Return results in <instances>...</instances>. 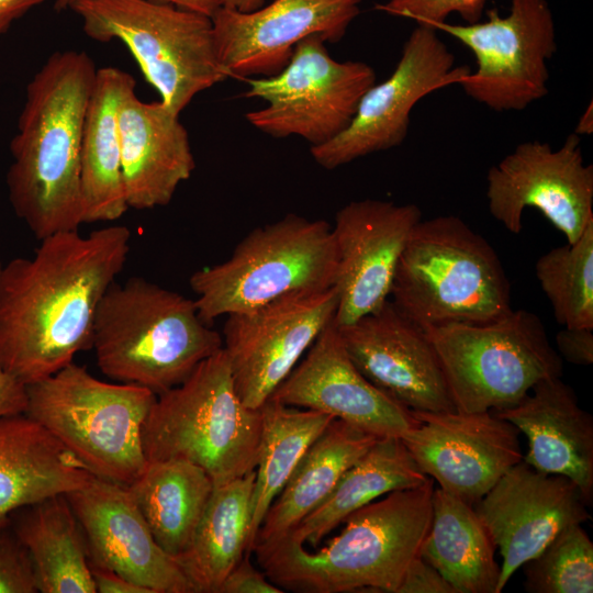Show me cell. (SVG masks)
Listing matches in <instances>:
<instances>
[{
	"instance_id": "obj_1",
	"label": "cell",
	"mask_w": 593,
	"mask_h": 593,
	"mask_svg": "<svg viewBox=\"0 0 593 593\" xmlns=\"http://www.w3.org/2000/svg\"><path fill=\"white\" fill-rule=\"evenodd\" d=\"M131 231L113 225L41 239L32 258L0 270V361L29 385L92 348L98 305L122 271Z\"/></svg>"
},
{
	"instance_id": "obj_2",
	"label": "cell",
	"mask_w": 593,
	"mask_h": 593,
	"mask_svg": "<svg viewBox=\"0 0 593 593\" xmlns=\"http://www.w3.org/2000/svg\"><path fill=\"white\" fill-rule=\"evenodd\" d=\"M97 68L86 52L51 55L26 87L10 143L9 201L40 240L83 223L81 138Z\"/></svg>"
},
{
	"instance_id": "obj_3",
	"label": "cell",
	"mask_w": 593,
	"mask_h": 593,
	"mask_svg": "<svg viewBox=\"0 0 593 593\" xmlns=\"http://www.w3.org/2000/svg\"><path fill=\"white\" fill-rule=\"evenodd\" d=\"M434 480L385 494L348 515L315 551L288 538L253 548L267 578L302 593H396L430 527Z\"/></svg>"
},
{
	"instance_id": "obj_4",
	"label": "cell",
	"mask_w": 593,
	"mask_h": 593,
	"mask_svg": "<svg viewBox=\"0 0 593 593\" xmlns=\"http://www.w3.org/2000/svg\"><path fill=\"white\" fill-rule=\"evenodd\" d=\"M92 348L105 376L158 395L222 349L223 339L202 321L194 300L132 277L121 284L114 281L103 294Z\"/></svg>"
},
{
	"instance_id": "obj_5",
	"label": "cell",
	"mask_w": 593,
	"mask_h": 593,
	"mask_svg": "<svg viewBox=\"0 0 593 593\" xmlns=\"http://www.w3.org/2000/svg\"><path fill=\"white\" fill-rule=\"evenodd\" d=\"M390 296L424 329L484 324L513 310L511 284L496 251L455 215L421 220L415 225Z\"/></svg>"
},
{
	"instance_id": "obj_6",
	"label": "cell",
	"mask_w": 593,
	"mask_h": 593,
	"mask_svg": "<svg viewBox=\"0 0 593 593\" xmlns=\"http://www.w3.org/2000/svg\"><path fill=\"white\" fill-rule=\"evenodd\" d=\"M260 409L238 396L224 349L210 356L179 385L158 395L142 429L147 461L186 459L221 484L255 470Z\"/></svg>"
},
{
	"instance_id": "obj_7",
	"label": "cell",
	"mask_w": 593,
	"mask_h": 593,
	"mask_svg": "<svg viewBox=\"0 0 593 593\" xmlns=\"http://www.w3.org/2000/svg\"><path fill=\"white\" fill-rule=\"evenodd\" d=\"M26 389L25 414L93 475L127 486L143 471L142 429L154 392L101 381L74 361Z\"/></svg>"
},
{
	"instance_id": "obj_8",
	"label": "cell",
	"mask_w": 593,
	"mask_h": 593,
	"mask_svg": "<svg viewBox=\"0 0 593 593\" xmlns=\"http://www.w3.org/2000/svg\"><path fill=\"white\" fill-rule=\"evenodd\" d=\"M332 226L296 214L256 227L224 261L197 270L190 287L202 321L261 306L284 295L335 287Z\"/></svg>"
},
{
	"instance_id": "obj_9",
	"label": "cell",
	"mask_w": 593,
	"mask_h": 593,
	"mask_svg": "<svg viewBox=\"0 0 593 593\" xmlns=\"http://www.w3.org/2000/svg\"><path fill=\"white\" fill-rule=\"evenodd\" d=\"M85 33L123 42L161 102L179 114L203 90L225 80L210 16L161 0H75Z\"/></svg>"
},
{
	"instance_id": "obj_10",
	"label": "cell",
	"mask_w": 593,
	"mask_h": 593,
	"mask_svg": "<svg viewBox=\"0 0 593 593\" xmlns=\"http://www.w3.org/2000/svg\"><path fill=\"white\" fill-rule=\"evenodd\" d=\"M426 332L459 412L512 407L535 384L563 372L544 324L526 310L484 324H447Z\"/></svg>"
},
{
	"instance_id": "obj_11",
	"label": "cell",
	"mask_w": 593,
	"mask_h": 593,
	"mask_svg": "<svg viewBox=\"0 0 593 593\" xmlns=\"http://www.w3.org/2000/svg\"><path fill=\"white\" fill-rule=\"evenodd\" d=\"M318 35L300 41L287 66L277 75L247 79L246 98L268 105L246 113L259 131L277 138L296 135L311 146L325 144L353 121L376 72L362 61L332 58Z\"/></svg>"
},
{
	"instance_id": "obj_12",
	"label": "cell",
	"mask_w": 593,
	"mask_h": 593,
	"mask_svg": "<svg viewBox=\"0 0 593 593\" xmlns=\"http://www.w3.org/2000/svg\"><path fill=\"white\" fill-rule=\"evenodd\" d=\"M488 20L472 24L432 25L467 46L477 69L458 85L467 96L496 112L522 111L544 98L548 60L557 51L556 29L547 0H511L508 14L486 11Z\"/></svg>"
},
{
	"instance_id": "obj_13",
	"label": "cell",
	"mask_w": 593,
	"mask_h": 593,
	"mask_svg": "<svg viewBox=\"0 0 593 593\" xmlns=\"http://www.w3.org/2000/svg\"><path fill=\"white\" fill-rule=\"evenodd\" d=\"M437 32L429 25L417 24L405 41L393 72L363 93L348 127L329 142L311 146L316 164L331 170L401 145L414 105L435 90L458 85L471 72L467 65H455V55Z\"/></svg>"
},
{
	"instance_id": "obj_14",
	"label": "cell",
	"mask_w": 593,
	"mask_h": 593,
	"mask_svg": "<svg viewBox=\"0 0 593 593\" xmlns=\"http://www.w3.org/2000/svg\"><path fill=\"white\" fill-rule=\"evenodd\" d=\"M335 287L294 292L226 315L223 349L243 403L259 409L335 320Z\"/></svg>"
},
{
	"instance_id": "obj_15",
	"label": "cell",
	"mask_w": 593,
	"mask_h": 593,
	"mask_svg": "<svg viewBox=\"0 0 593 593\" xmlns=\"http://www.w3.org/2000/svg\"><path fill=\"white\" fill-rule=\"evenodd\" d=\"M486 181L489 211L513 234L522 232L527 208L540 211L569 244L593 223V166L584 164L575 133L558 149L540 141L518 144L489 169Z\"/></svg>"
},
{
	"instance_id": "obj_16",
	"label": "cell",
	"mask_w": 593,
	"mask_h": 593,
	"mask_svg": "<svg viewBox=\"0 0 593 593\" xmlns=\"http://www.w3.org/2000/svg\"><path fill=\"white\" fill-rule=\"evenodd\" d=\"M418 424L401 439L419 470L474 505L523 460L519 430L492 412H412Z\"/></svg>"
},
{
	"instance_id": "obj_17",
	"label": "cell",
	"mask_w": 593,
	"mask_h": 593,
	"mask_svg": "<svg viewBox=\"0 0 593 593\" xmlns=\"http://www.w3.org/2000/svg\"><path fill=\"white\" fill-rule=\"evenodd\" d=\"M590 506L569 478L513 466L473 505L503 558L496 593L563 528L589 521Z\"/></svg>"
},
{
	"instance_id": "obj_18",
	"label": "cell",
	"mask_w": 593,
	"mask_h": 593,
	"mask_svg": "<svg viewBox=\"0 0 593 593\" xmlns=\"http://www.w3.org/2000/svg\"><path fill=\"white\" fill-rule=\"evenodd\" d=\"M421 220L415 204L374 199L351 201L336 213L337 326L378 311L389 300L399 260Z\"/></svg>"
},
{
	"instance_id": "obj_19",
	"label": "cell",
	"mask_w": 593,
	"mask_h": 593,
	"mask_svg": "<svg viewBox=\"0 0 593 593\" xmlns=\"http://www.w3.org/2000/svg\"><path fill=\"white\" fill-rule=\"evenodd\" d=\"M337 328L355 366L387 395L412 412L457 411L426 329L391 300Z\"/></svg>"
},
{
	"instance_id": "obj_20",
	"label": "cell",
	"mask_w": 593,
	"mask_h": 593,
	"mask_svg": "<svg viewBox=\"0 0 593 593\" xmlns=\"http://www.w3.org/2000/svg\"><path fill=\"white\" fill-rule=\"evenodd\" d=\"M361 0H273L251 12L217 7L210 16L217 57L230 76L271 77L310 35L343 38Z\"/></svg>"
},
{
	"instance_id": "obj_21",
	"label": "cell",
	"mask_w": 593,
	"mask_h": 593,
	"mask_svg": "<svg viewBox=\"0 0 593 593\" xmlns=\"http://www.w3.org/2000/svg\"><path fill=\"white\" fill-rule=\"evenodd\" d=\"M65 495L82 528L91 563L152 593H194L177 560L154 539L125 485L93 475Z\"/></svg>"
},
{
	"instance_id": "obj_22",
	"label": "cell",
	"mask_w": 593,
	"mask_h": 593,
	"mask_svg": "<svg viewBox=\"0 0 593 593\" xmlns=\"http://www.w3.org/2000/svg\"><path fill=\"white\" fill-rule=\"evenodd\" d=\"M269 399L342 419L379 438L418 424L412 411L373 385L348 356L332 322Z\"/></svg>"
},
{
	"instance_id": "obj_23",
	"label": "cell",
	"mask_w": 593,
	"mask_h": 593,
	"mask_svg": "<svg viewBox=\"0 0 593 593\" xmlns=\"http://www.w3.org/2000/svg\"><path fill=\"white\" fill-rule=\"evenodd\" d=\"M118 123L128 209L167 205L195 168L179 114L161 101L143 102L133 87L121 100Z\"/></svg>"
},
{
	"instance_id": "obj_24",
	"label": "cell",
	"mask_w": 593,
	"mask_h": 593,
	"mask_svg": "<svg viewBox=\"0 0 593 593\" xmlns=\"http://www.w3.org/2000/svg\"><path fill=\"white\" fill-rule=\"evenodd\" d=\"M528 440L523 460L538 471L573 481L593 501V417L561 377L542 380L516 405L494 411Z\"/></svg>"
},
{
	"instance_id": "obj_25",
	"label": "cell",
	"mask_w": 593,
	"mask_h": 593,
	"mask_svg": "<svg viewBox=\"0 0 593 593\" xmlns=\"http://www.w3.org/2000/svg\"><path fill=\"white\" fill-rule=\"evenodd\" d=\"M93 474L26 414L0 418V526L18 508L85 486Z\"/></svg>"
},
{
	"instance_id": "obj_26",
	"label": "cell",
	"mask_w": 593,
	"mask_h": 593,
	"mask_svg": "<svg viewBox=\"0 0 593 593\" xmlns=\"http://www.w3.org/2000/svg\"><path fill=\"white\" fill-rule=\"evenodd\" d=\"M135 87L122 69H97L85 116L80 188L83 223L111 222L128 209L122 174L118 112L124 93Z\"/></svg>"
},
{
	"instance_id": "obj_27",
	"label": "cell",
	"mask_w": 593,
	"mask_h": 593,
	"mask_svg": "<svg viewBox=\"0 0 593 593\" xmlns=\"http://www.w3.org/2000/svg\"><path fill=\"white\" fill-rule=\"evenodd\" d=\"M378 439L342 419H332L307 448L269 506L253 548L278 540L289 533L328 496L342 475Z\"/></svg>"
},
{
	"instance_id": "obj_28",
	"label": "cell",
	"mask_w": 593,
	"mask_h": 593,
	"mask_svg": "<svg viewBox=\"0 0 593 593\" xmlns=\"http://www.w3.org/2000/svg\"><path fill=\"white\" fill-rule=\"evenodd\" d=\"M10 525L26 548L41 593H96L82 528L65 494L20 507Z\"/></svg>"
},
{
	"instance_id": "obj_29",
	"label": "cell",
	"mask_w": 593,
	"mask_h": 593,
	"mask_svg": "<svg viewBox=\"0 0 593 593\" xmlns=\"http://www.w3.org/2000/svg\"><path fill=\"white\" fill-rule=\"evenodd\" d=\"M428 478L400 437L379 438L342 475L328 496L282 537L317 547L358 508L392 491L418 486Z\"/></svg>"
},
{
	"instance_id": "obj_30",
	"label": "cell",
	"mask_w": 593,
	"mask_h": 593,
	"mask_svg": "<svg viewBox=\"0 0 593 593\" xmlns=\"http://www.w3.org/2000/svg\"><path fill=\"white\" fill-rule=\"evenodd\" d=\"M255 470L216 484L188 548L175 559L194 593H219L248 553Z\"/></svg>"
},
{
	"instance_id": "obj_31",
	"label": "cell",
	"mask_w": 593,
	"mask_h": 593,
	"mask_svg": "<svg viewBox=\"0 0 593 593\" xmlns=\"http://www.w3.org/2000/svg\"><path fill=\"white\" fill-rule=\"evenodd\" d=\"M495 546L473 506L434 489L430 527L418 556L451 584L456 593H496L501 567Z\"/></svg>"
},
{
	"instance_id": "obj_32",
	"label": "cell",
	"mask_w": 593,
	"mask_h": 593,
	"mask_svg": "<svg viewBox=\"0 0 593 593\" xmlns=\"http://www.w3.org/2000/svg\"><path fill=\"white\" fill-rule=\"evenodd\" d=\"M213 486L203 468L174 458L147 461L126 488L156 542L176 558L188 548Z\"/></svg>"
},
{
	"instance_id": "obj_33",
	"label": "cell",
	"mask_w": 593,
	"mask_h": 593,
	"mask_svg": "<svg viewBox=\"0 0 593 593\" xmlns=\"http://www.w3.org/2000/svg\"><path fill=\"white\" fill-rule=\"evenodd\" d=\"M259 409L261 435L255 468L248 553L269 506L307 448L334 419L331 415L286 405L273 399Z\"/></svg>"
},
{
	"instance_id": "obj_34",
	"label": "cell",
	"mask_w": 593,
	"mask_h": 593,
	"mask_svg": "<svg viewBox=\"0 0 593 593\" xmlns=\"http://www.w3.org/2000/svg\"><path fill=\"white\" fill-rule=\"evenodd\" d=\"M535 273L558 324L593 328V223L574 243L541 255Z\"/></svg>"
},
{
	"instance_id": "obj_35",
	"label": "cell",
	"mask_w": 593,
	"mask_h": 593,
	"mask_svg": "<svg viewBox=\"0 0 593 593\" xmlns=\"http://www.w3.org/2000/svg\"><path fill=\"white\" fill-rule=\"evenodd\" d=\"M523 567L529 593L593 592V542L581 524L563 528Z\"/></svg>"
},
{
	"instance_id": "obj_36",
	"label": "cell",
	"mask_w": 593,
	"mask_h": 593,
	"mask_svg": "<svg viewBox=\"0 0 593 593\" xmlns=\"http://www.w3.org/2000/svg\"><path fill=\"white\" fill-rule=\"evenodd\" d=\"M486 0H390L376 8L388 14L413 19L417 24L432 26L458 13L467 24L481 20Z\"/></svg>"
},
{
	"instance_id": "obj_37",
	"label": "cell",
	"mask_w": 593,
	"mask_h": 593,
	"mask_svg": "<svg viewBox=\"0 0 593 593\" xmlns=\"http://www.w3.org/2000/svg\"><path fill=\"white\" fill-rule=\"evenodd\" d=\"M30 555L10 523L0 526V593H36Z\"/></svg>"
},
{
	"instance_id": "obj_38",
	"label": "cell",
	"mask_w": 593,
	"mask_h": 593,
	"mask_svg": "<svg viewBox=\"0 0 593 593\" xmlns=\"http://www.w3.org/2000/svg\"><path fill=\"white\" fill-rule=\"evenodd\" d=\"M264 572L258 571L249 561V553L227 574L219 593H282Z\"/></svg>"
},
{
	"instance_id": "obj_39",
	"label": "cell",
	"mask_w": 593,
	"mask_h": 593,
	"mask_svg": "<svg viewBox=\"0 0 593 593\" xmlns=\"http://www.w3.org/2000/svg\"><path fill=\"white\" fill-rule=\"evenodd\" d=\"M396 593H456L433 566L417 556L407 567Z\"/></svg>"
},
{
	"instance_id": "obj_40",
	"label": "cell",
	"mask_w": 593,
	"mask_h": 593,
	"mask_svg": "<svg viewBox=\"0 0 593 593\" xmlns=\"http://www.w3.org/2000/svg\"><path fill=\"white\" fill-rule=\"evenodd\" d=\"M556 345L568 362L581 366L593 362V328L563 326L556 335Z\"/></svg>"
},
{
	"instance_id": "obj_41",
	"label": "cell",
	"mask_w": 593,
	"mask_h": 593,
	"mask_svg": "<svg viewBox=\"0 0 593 593\" xmlns=\"http://www.w3.org/2000/svg\"><path fill=\"white\" fill-rule=\"evenodd\" d=\"M26 409V384L4 369L0 361V418L25 414Z\"/></svg>"
},
{
	"instance_id": "obj_42",
	"label": "cell",
	"mask_w": 593,
	"mask_h": 593,
	"mask_svg": "<svg viewBox=\"0 0 593 593\" xmlns=\"http://www.w3.org/2000/svg\"><path fill=\"white\" fill-rule=\"evenodd\" d=\"M90 571L96 593H152L147 588L125 579L111 569L90 562Z\"/></svg>"
},
{
	"instance_id": "obj_43",
	"label": "cell",
	"mask_w": 593,
	"mask_h": 593,
	"mask_svg": "<svg viewBox=\"0 0 593 593\" xmlns=\"http://www.w3.org/2000/svg\"><path fill=\"white\" fill-rule=\"evenodd\" d=\"M44 0H0V34L4 33L10 25L24 15L29 10Z\"/></svg>"
},
{
	"instance_id": "obj_44",
	"label": "cell",
	"mask_w": 593,
	"mask_h": 593,
	"mask_svg": "<svg viewBox=\"0 0 593 593\" xmlns=\"http://www.w3.org/2000/svg\"><path fill=\"white\" fill-rule=\"evenodd\" d=\"M75 0H56L55 8L58 10L67 9L68 5ZM171 3L176 7L195 11L208 16H211L217 5L214 0H161Z\"/></svg>"
},
{
	"instance_id": "obj_45",
	"label": "cell",
	"mask_w": 593,
	"mask_h": 593,
	"mask_svg": "<svg viewBox=\"0 0 593 593\" xmlns=\"http://www.w3.org/2000/svg\"><path fill=\"white\" fill-rule=\"evenodd\" d=\"M221 8L231 9L239 12H251L261 8L265 0H214Z\"/></svg>"
},
{
	"instance_id": "obj_46",
	"label": "cell",
	"mask_w": 593,
	"mask_h": 593,
	"mask_svg": "<svg viewBox=\"0 0 593 593\" xmlns=\"http://www.w3.org/2000/svg\"><path fill=\"white\" fill-rule=\"evenodd\" d=\"M593 132V111H592V102H590L589 107L584 111V113L581 115L577 126L575 131L573 133L578 135H589Z\"/></svg>"
},
{
	"instance_id": "obj_47",
	"label": "cell",
	"mask_w": 593,
	"mask_h": 593,
	"mask_svg": "<svg viewBox=\"0 0 593 593\" xmlns=\"http://www.w3.org/2000/svg\"><path fill=\"white\" fill-rule=\"evenodd\" d=\"M1 268H2V264H1V261H0V270H1Z\"/></svg>"
}]
</instances>
